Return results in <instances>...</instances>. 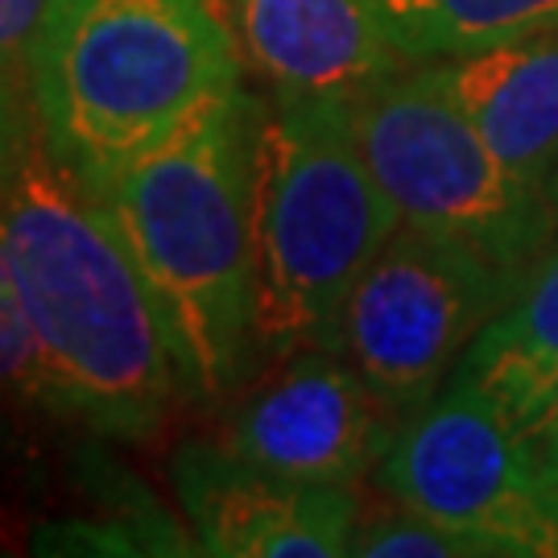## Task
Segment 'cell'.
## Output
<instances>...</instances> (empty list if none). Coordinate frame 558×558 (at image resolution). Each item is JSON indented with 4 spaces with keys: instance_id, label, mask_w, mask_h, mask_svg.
<instances>
[{
    "instance_id": "obj_7",
    "label": "cell",
    "mask_w": 558,
    "mask_h": 558,
    "mask_svg": "<svg viewBox=\"0 0 558 558\" xmlns=\"http://www.w3.org/2000/svg\"><path fill=\"white\" fill-rule=\"evenodd\" d=\"M373 476L393 505L463 538L476 558L558 555V509L534 447L463 380L393 426Z\"/></svg>"
},
{
    "instance_id": "obj_15",
    "label": "cell",
    "mask_w": 558,
    "mask_h": 558,
    "mask_svg": "<svg viewBox=\"0 0 558 558\" xmlns=\"http://www.w3.org/2000/svg\"><path fill=\"white\" fill-rule=\"evenodd\" d=\"M0 398L46 405L38 343H34L29 319H25V306H21L17 281H13V265H9L4 244H0Z\"/></svg>"
},
{
    "instance_id": "obj_11",
    "label": "cell",
    "mask_w": 558,
    "mask_h": 558,
    "mask_svg": "<svg viewBox=\"0 0 558 558\" xmlns=\"http://www.w3.org/2000/svg\"><path fill=\"white\" fill-rule=\"evenodd\" d=\"M426 66L509 170L558 195V34Z\"/></svg>"
},
{
    "instance_id": "obj_17",
    "label": "cell",
    "mask_w": 558,
    "mask_h": 558,
    "mask_svg": "<svg viewBox=\"0 0 558 558\" xmlns=\"http://www.w3.org/2000/svg\"><path fill=\"white\" fill-rule=\"evenodd\" d=\"M530 447H534V456H538L546 493H550V500H555V509H558V401H555V410H550V418L538 426V435L530 439Z\"/></svg>"
},
{
    "instance_id": "obj_9",
    "label": "cell",
    "mask_w": 558,
    "mask_h": 558,
    "mask_svg": "<svg viewBox=\"0 0 558 558\" xmlns=\"http://www.w3.org/2000/svg\"><path fill=\"white\" fill-rule=\"evenodd\" d=\"M174 484L203 555L339 558L352 555L360 505L352 484H294L257 472L236 451L186 442Z\"/></svg>"
},
{
    "instance_id": "obj_6",
    "label": "cell",
    "mask_w": 558,
    "mask_h": 558,
    "mask_svg": "<svg viewBox=\"0 0 558 558\" xmlns=\"http://www.w3.org/2000/svg\"><path fill=\"white\" fill-rule=\"evenodd\" d=\"M518 281L468 240L401 223L343 306L339 352L405 418L456 377L463 352Z\"/></svg>"
},
{
    "instance_id": "obj_2",
    "label": "cell",
    "mask_w": 558,
    "mask_h": 558,
    "mask_svg": "<svg viewBox=\"0 0 558 558\" xmlns=\"http://www.w3.org/2000/svg\"><path fill=\"white\" fill-rule=\"evenodd\" d=\"M244 87L207 104L92 195L154 299L182 393L223 398L253 373V137Z\"/></svg>"
},
{
    "instance_id": "obj_12",
    "label": "cell",
    "mask_w": 558,
    "mask_h": 558,
    "mask_svg": "<svg viewBox=\"0 0 558 558\" xmlns=\"http://www.w3.org/2000/svg\"><path fill=\"white\" fill-rule=\"evenodd\" d=\"M513 435L534 439L558 401V248L542 253L513 299L488 319L456 364Z\"/></svg>"
},
{
    "instance_id": "obj_3",
    "label": "cell",
    "mask_w": 558,
    "mask_h": 558,
    "mask_svg": "<svg viewBox=\"0 0 558 558\" xmlns=\"http://www.w3.org/2000/svg\"><path fill=\"white\" fill-rule=\"evenodd\" d=\"M25 66L41 145L87 195L244 87L220 0H41Z\"/></svg>"
},
{
    "instance_id": "obj_8",
    "label": "cell",
    "mask_w": 558,
    "mask_h": 558,
    "mask_svg": "<svg viewBox=\"0 0 558 558\" xmlns=\"http://www.w3.org/2000/svg\"><path fill=\"white\" fill-rule=\"evenodd\" d=\"M281 368L236 405L228 451L294 484H352L389 447V405L336 348L278 360Z\"/></svg>"
},
{
    "instance_id": "obj_14",
    "label": "cell",
    "mask_w": 558,
    "mask_h": 558,
    "mask_svg": "<svg viewBox=\"0 0 558 558\" xmlns=\"http://www.w3.org/2000/svg\"><path fill=\"white\" fill-rule=\"evenodd\" d=\"M352 555L360 558H476L463 538L439 530L435 521L418 518L410 509H389L368 521H356Z\"/></svg>"
},
{
    "instance_id": "obj_16",
    "label": "cell",
    "mask_w": 558,
    "mask_h": 558,
    "mask_svg": "<svg viewBox=\"0 0 558 558\" xmlns=\"http://www.w3.org/2000/svg\"><path fill=\"white\" fill-rule=\"evenodd\" d=\"M41 0H0V141L34 120L25 46L38 25Z\"/></svg>"
},
{
    "instance_id": "obj_1",
    "label": "cell",
    "mask_w": 558,
    "mask_h": 558,
    "mask_svg": "<svg viewBox=\"0 0 558 558\" xmlns=\"http://www.w3.org/2000/svg\"><path fill=\"white\" fill-rule=\"evenodd\" d=\"M0 244L46 410L117 439L154 435L182 393L161 319L117 228L41 145L38 120L0 145Z\"/></svg>"
},
{
    "instance_id": "obj_4",
    "label": "cell",
    "mask_w": 558,
    "mask_h": 558,
    "mask_svg": "<svg viewBox=\"0 0 558 558\" xmlns=\"http://www.w3.org/2000/svg\"><path fill=\"white\" fill-rule=\"evenodd\" d=\"M401 228L339 96L257 104L253 137V343L286 360L336 348L364 269Z\"/></svg>"
},
{
    "instance_id": "obj_10",
    "label": "cell",
    "mask_w": 558,
    "mask_h": 558,
    "mask_svg": "<svg viewBox=\"0 0 558 558\" xmlns=\"http://www.w3.org/2000/svg\"><path fill=\"white\" fill-rule=\"evenodd\" d=\"M228 9L240 50L286 96H352L410 66L373 0H228Z\"/></svg>"
},
{
    "instance_id": "obj_13",
    "label": "cell",
    "mask_w": 558,
    "mask_h": 558,
    "mask_svg": "<svg viewBox=\"0 0 558 558\" xmlns=\"http://www.w3.org/2000/svg\"><path fill=\"white\" fill-rule=\"evenodd\" d=\"M373 9L410 66L558 34V0H373Z\"/></svg>"
},
{
    "instance_id": "obj_5",
    "label": "cell",
    "mask_w": 558,
    "mask_h": 558,
    "mask_svg": "<svg viewBox=\"0 0 558 558\" xmlns=\"http://www.w3.org/2000/svg\"><path fill=\"white\" fill-rule=\"evenodd\" d=\"M339 100L401 223L468 240L525 278L558 232V195L521 179L493 154L426 62L380 75Z\"/></svg>"
}]
</instances>
